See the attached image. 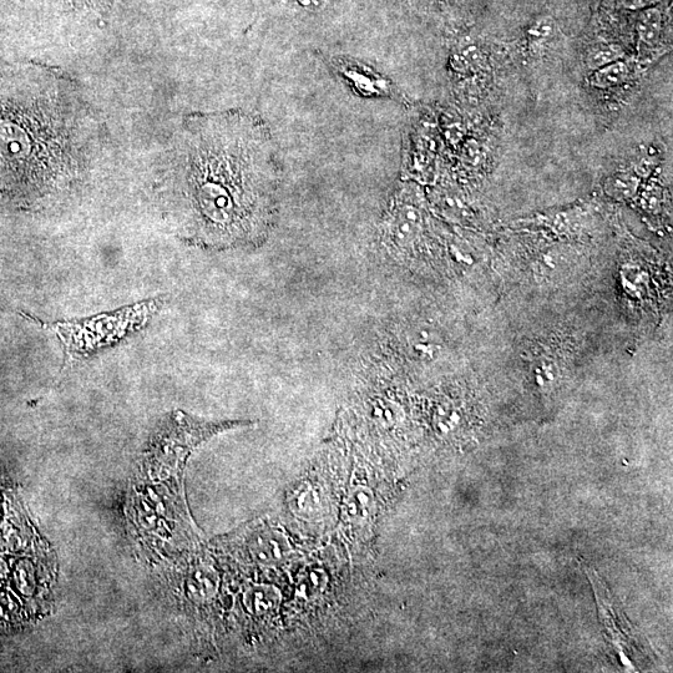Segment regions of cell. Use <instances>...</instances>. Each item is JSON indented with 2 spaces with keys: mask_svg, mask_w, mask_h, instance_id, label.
Listing matches in <instances>:
<instances>
[{
  "mask_svg": "<svg viewBox=\"0 0 673 673\" xmlns=\"http://www.w3.org/2000/svg\"><path fill=\"white\" fill-rule=\"evenodd\" d=\"M281 172L270 129L244 111L190 116L166 159L163 189L177 231L207 249L261 245Z\"/></svg>",
  "mask_w": 673,
  "mask_h": 673,
  "instance_id": "6da1fadb",
  "label": "cell"
},
{
  "mask_svg": "<svg viewBox=\"0 0 673 673\" xmlns=\"http://www.w3.org/2000/svg\"><path fill=\"white\" fill-rule=\"evenodd\" d=\"M85 108L67 78L0 67V190L25 207L55 204L83 179Z\"/></svg>",
  "mask_w": 673,
  "mask_h": 673,
  "instance_id": "7a4b0ae2",
  "label": "cell"
},
{
  "mask_svg": "<svg viewBox=\"0 0 673 673\" xmlns=\"http://www.w3.org/2000/svg\"><path fill=\"white\" fill-rule=\"evenodd\" d=\"M424 212L418 200H413L406 191L396 197L386 220V235L399 249H411L424 231Z\"/></svg>",
  "mask_w": 673,
  "mask_h": 673,
  "instance_id": "3957f363",
  "label": "cell"
},
{
  "mask_svg": "<svg viewBox=\"0 0 673 673\" xmlns=\"http://www.w3.org/2000/svg\"><path fill=\"white\" fill-rule=\"evenodd\" d=\"M665 33L664 12L659 7L641 10L636 24L637 52L640 58L649 62L659 54Z\"/></svg>",
  "mask_w": 673,
  "mask_h": 673,
  "instance_id": "277c9868",
  "label": "cell"
},
{
  "mask_svg": "<svg viewBox=\"0 0 673 673\" xmlns=\"http://www.w3.org/2000/svg\"><path fill=\"white\" fill-rule=\"evenodd\" d=\"M336 68L338 73L353 86L358 94L377 96V98L379 96L387 98V96L393 95L391 83L362 64L349 62L347 59H337Z\"/></svg>",
  "mask_w": 673,
  "mask_h": 673,
  "instance_id": "5b68a950",
  "label": "cell"
},
{
  "mask_svg": "<svg viewBox=\"0 0 673 673\" xmlns=\"http://www.w3.org/2000/svg\"><path fill=\"white\" fill-rule=\"evenodd\" d=\"M634 77V65L627 59L605 65L589 75V85L596 90H615L629 83Z\"/></svg>",
  "mask_w": 673,
  "mask_h": 673,
  "instance_id": "8992f818",
  "label": "cell"
},
{
  "mask_svg": "<svg viewBox=\"0 0 673 673\" xmlns=\"http://www.w3.org/2000/svg\"><path fill=\"white\" fill-rule=\"evenodd\" d=\"M450 65L455 73L468 77L482 72L485 67V55L475 44H460L450 57Z\"/></svg>",
  "mask_w": 673,
  "mask_h": 673,
  "instance_id": "52a82bcc",
  "label": "cell"
},
{
  "mask_svg": "<svg viewBox=\"0 0 673 673\" xmlns=\"http://www.w3.org/2000/svg\"><path fill=\"white\" fill-rule=\"evenodd\" d=\"M558 32V27L553 18L540 17L536 18L526 29L525 38L526 44L531 50L540 52L553 42Z\"/></svg>",
  "mask_w": 673,
  "mask_h": 673,
  "instance_id": "ba28073f",
  "label": "cell"
},
{
  "mask_svg": "<svg viewBox=\"0 0 673 673\" xmlns=\"http://www.w3.org/2000/svg\"><path fill=\"white\" fill-rule=\"evenodd\" d=\"M641 176L635 171H619L609 177L606 190L619 200H629L639 191Z\"/></svg>",
  "mask_w": 673,
  "mask_h": 673,
  "instance_id": "9c48e42d",
  "label": "cell"
},
{
  "mask_svg": "<svg viewBox=\"0 0 673 673\" xmlns=\"http://www.w3.org/2000/svg\"><path fill=\"white\" fill-rule=\"evenodd\" d=\"M625 52L616 44H599L589 50L586 55V67L590 72L605 67L616 60L624 59Z\"/></svg>",
  "mask_w": 673,
  "mask_h": 673,
  "instance_id": "30bf717a",
  "label": "cell"
},
{
  "mask_svg": "<svg viewBox=\"0 0 673 673\" xmlns=\"http://www.w3.org/2000/svg\"><path fill=\"white\" fill-rule=\"evenodd\" d=\"M661 0H620L622 7L630 10H645L647 8L657 7Z\"/></svg>",
  "mask_w": 673,
  "mask_h": 673,
  "instance_id": "8fae6325",
  "label": "cell"
},
{
  "mask_svg": "<svg viewBox=\"0 0 673 673\" xmlns=\"http://www.w3.org/2000/svg\"><path fill=\"white\" fill-rule=\"evenodd\" d=\"M298 3H300L302 7L318 9L325 7L326 4L330 3V0H298Z\"/></svg>",
  "mask_w": 673,
  "mask_h": 673,
  "instance_id": "7c38bea8",
  "label": "cell"
}]
</instances>
